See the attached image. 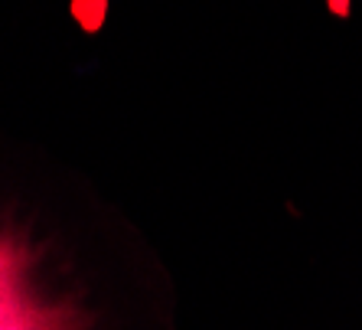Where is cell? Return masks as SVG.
Instances as JSON below:
<instances>
[{"instance_id":"6da1fadb","label":"cell","mask_w":362,"mask_h":330,"mask_svg":"<svg viewBox=\"0 0 362 330\" xmlns=\"http://www.w3.org/2000/svg\"><path fill=\"white\" fill-rule=\"evenodd\" d=\"M82 311L56 295L36 249L0 222V330H82Z\"/></svg>"},{"instance_id":"7a4b0ae2","label":"cell","mask_w":362,"mask_h":330,"mask_svg":"<svg viewBox=\"0 0 362 330\" xmlns=\"http://www.w3.org/2000/svg\"><path fill=\"white\" fill-rule=\"evenodd\" d=\"M69 10H72V20L85 33H98L105 20H108V0H72Z\"/></svg>"}]
</instances>
